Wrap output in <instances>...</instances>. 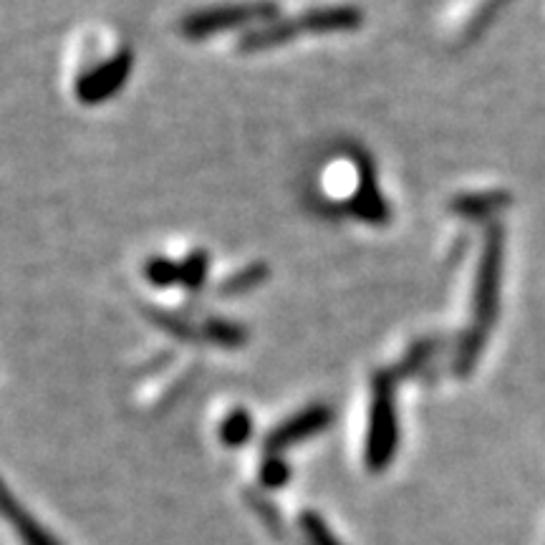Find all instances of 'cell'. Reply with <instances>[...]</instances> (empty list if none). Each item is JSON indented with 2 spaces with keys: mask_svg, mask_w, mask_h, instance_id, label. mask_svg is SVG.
I'll return each mask as SVG.
<instances>
[{
  "mask_svg": "<svg viewBox=\"0 0 545 545\" xmlns=\"http://www.w3.org/2000/svg\"><path fill=\"white\" fill-rule=\"evenodd\" d=\"M301 530L306 533L308 543L311 545H344L336 538L334 530L329 528V523H326L318 513H313V510L301 515Z\"/></svg>",
  "mask_w": 545,
  "mask_h": 545,
  "instance_id": "8fae6325",
  "label": "cell"
},
{
  "mask_svg": "<svg viewBox=\"0 0 545 545\" xmlns=\"http://www.w3.org/2000/svg\"><path fill=\"white\" fill-rule=\"evenodd\" d=\"M250 434H253V419L243 409L230 414L223 422V427H220V440L228 447H233V450L235 447H243L250 440Z\"/></svg>",
  "mask_w": 545,
  "mask_h": 545,
  "instance_id": "30bf717a",
  "label": "cell"
},
{
  "mask_svg": "<svg viewBox=\"0 0 545 545\" xmlns=\"http://www.w3.org/2000/svg\"><path fill=\"white\" fill-rule=\"evenodd\" d=\"M132 53L124 48V51L114 53L112 59L106 64L96 66L94 71H89L86 76H81L79 86H76V96L81 99V104H104L106 99H112L119 89H124L129 74H132Z\"/></svg>",
  "mask_w": 545,
  "mask_h": 545,
  "instance_id": "3957f363",
  "label": "cell"
},
{
  "mask_svg": "<svg viewBox=\"0 0 545 545\" xmlns=\"http://www.w3.org/2000/svg\"><path fill=\"white\" fill-rule=\"evenodd\" d=\"M0 515L11 523V528L16 530L18 538L23 540V545H61L59 540L53 538L6 487V482L0 480Z\"/></svg>",
  "mask_w": 545,
  "mask_h": 545,
  "instance_id": "52a82bcc",
  "label": "cell"
},
{
  "mask_svg": "<svg viewBox=\"0 0 545 545\" xmlns=\"http://www.w3.org/2000/svg\"><path fill=\"white\" fill-rule=\"evenodd\" d=\"M207 278V253L197 250L190 258L182 260V286L190 288V291H197L202 288Z\"/></svg>",
  "mask_w": 545,
  "mask_h": 545,
  "instance_id": "7c38bea8",
  "label": "cell"
},
{
  "mask_svg": "<svg viewBox=\"0 0 545 545\" xmlns=\"http://www.w3.org/2000/svg\"><path fill=\"white\" fill-rule=\"evenodd\" d=\"M359 167V187H356L354 197L349 202V210L354 212L359 220H366L371 225H384L389 220V207L387 200L381 197L379 187H376L374 167L366 157H361L356 162Z\"/></svg>",
  "mask_w": 545,
  "mask_h": 545,
  "instance_id": "5b68a950",
  "label": "cell"
},
{
  "mask_svg": "<svg viewBox=\"0 0 545 545\" xmlns=\"http://www.w3.org/2000/svg\"><path fill=\"white\" fill-rule=\"evenodd\" d=\"M429 351H432V344H417V346H414L412 354H409L407 359H402V366H399V374H409V371H412L414 366H419L424 359H427Z\"/></svg>",
  "mask_w": 545,
  "mask_h": 545,
  "instance_id": "2e32d148",
  "label": "cell"
},
{
  "mask_svg": "<svg viewBox=\"0 0 545 545\" xmlns=\"http://www.w3.org/2000/svg\"><path fill=\"white\" fill-rule=\"evenodd\" d=\"M202 336H207V339L217 346L235 349V346H243L245 329H240L238 323L225 321V318H210V321L202 326Z\"/></svg>",
  "mask_w": 545,
  "mask_h": 545,
  "instance_id": "ba28073f",
  "label": "cell"
},
{
  "mask_svg": "<svg viewBox=\"0 0 545 545\" xmlns=\"http://www.w3.org/2000/svg\"><path fill=\"white\" fill-rule=\"evenodd\" d=\"M152 318H154V323H157L159 329L170 331V334L177 336V339H185V341H195L197 339V334L190 329V326H187L185 321L170 316V313H152Z\"/></svg>",
  "mask_w": 545,
  "mask_h": 545,
  "instance_id": "9a60e30c",
  "label": "cell"
},
{
  "mask_svg": "<svg viewBox=\"0 0 545 545\" xmlns=\"http://www.w3.org/2000/svg\"><path fill=\"white\" fill-rule=\"evenodd\" d=\"M149 283L157 288H170V286H182V263L170 258H152L144 268Z\"/></svg>",
  "mask_w": 545,
  "mask_h": 545,
  "instance_id": "9c48e42d",
  "label": "cell"
},
{
  "mask_svg": "<svg viewBox=\"0 0 545 545\" xmlns=\"http://www.w3.org/2000/svg\"><path fill=\"white\" fill-rule=\"evenodd\" d=\"M288 477H291V470H288L286 460L278 455H270L268 460L263 462V467H260V482H263L265 487H270V490L286 487Z\"/></svg>",
  "mask_w": 545,
  "mask_h": 545,
  "instance_id": "4fadbf2b",
  "label": "cell"
},
{
  "mask_svg": "<svg viewBox=\"0 0 545 545\" xmlns=\"http://www.w3.org/2000/svg\"><path fill=\"white\" fill-rule=\"evenodd\" d=\"M293 21H296L298 33H346L361 28L364 16L354 6H331L311 8Z\"/></svg>",
  "mask_w": 545,
  "mask_h": 545,
  "instance_id": "8992f818",
  "label": "cell"
},
{
  "mask_svg": "<svg viewBox=\"0 0 545 545\" xmlns=\"http://www.w3.org/2000/svg\"><path fill=\"white\" fill-rule=\"evenodd\" d=\"M276 3H235V6H212L190 13L182 21V33L187 38H205L220 31L248 26V23L276 21Z\"/></svg>",
  "mask_w": 545,
  "mask_h": 545,
  "instance_id": "7a4b0ae2",
  "label": "cell"
},
{
  "mask_svg": "<svg viewBox=\"0 0 545 545\" xmlns=\"http://www.w3.org/2000/svg\"><path fill=\"white\" fill-rule=\"evenodd\" d=\"M334 422V412H331L326 404H313V407L303 409V412L293 414L291 419L276 427L268 434V450L270 455H278V452L288 450V447L298 445L303 440H311L318 432L329 429V424Z\"/></svg>",
  "mask_w": 545,
  "mask_h": 545,
  "instance_id": "277c9868",
  "label": "cell"
},
{
  "mask_svg": "<svg viewBox=\"0 0 545 545\" xmlns=\"http://www.w3.org/2000/svg\"><path fill=\"white\" fill-rule=\"evenodd\" d=\"M399 447L397 407H394V379L381 371L371 384L369 432H366V467L371 472H384L392 465Z\"/></svg>",
  "mask_w": 545,
  "mask_h": 545,
  "instance_id": "6da1fadb",
  "label": "cell"
},
{
  "mask_svg": "<svg viewBox=\"0 0 545 545\" xmlns=\"http://www.w3.org/2000/svg\"><path fill=\"white\" fill-rule=\"evenodd\" d=\"M265 276H268V268H265V265H250L248 270H243V273H238V276L230 278V281L220 288V293L250 291V288L260 286V283L265 281Z\"/></svg>",
  "mask_w": 545,
  "mask_h": 545,
  "instance_id": "5bb4252c",
  "label": "cell"
}]
</instances>
